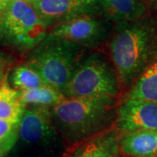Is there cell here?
<instances>
[{"instance_id": "cell-1", "label": "cell", "mask_w": 157, "mask_h": 157, "mask_svg": "<svg viewBox=\"0 0 157 157\" xmlns=\"http://www.w3.org/2000/svg\"><path fill=\"white\" fill-rule=\"evenodd\" d=\"M107 55L117 73L122 93L131 86L157 57V16L114 24Z\"/></svg>"}, {"instance_id": "cell-2", "label": "cell", "mask_w": 157, "mask_h": 157, "mask_svg": "<svg viewBox=\"0 0 157 157\" xmlns=\"http://www.w3.org/2000/svg\"><path fill=\"white\" fill-rule=\"evenodd\" d=\"M119 98H65L51 107L55 128L68 147L115 128Z\"/></svg>"}, {"instance_id": "cell-3", "label": "cell", "mask_w": 157, "mask_h": 157, "mask_svg": "<svg viewBox=\"0 0 157 157\" xmlns=\"http://www.w3.org/2000/svg\"><path fill=\"white\" fill-rule=\"evenodd\" d=\"M89 49L47 34L33 49L28 64L40 74L45 85L63 92Z\"/></svg>"}, {"instance_id": "cell-4", "label": "cell", "mask_w": 157, "mask_h": 157, "mask_svg": "<svg viewBox=\"0 0 157 157\" xmlns=\"http://www.w3.org/2000/svg\"><path fill=\"white\" fill-rule=\"evenodd\" d=\"M62 94L67 98L113 96L122 94L117 73L107 53L87 52L78 64Z\"/></svg>"}, {"instance_id": "cell-5", "label": "cell", "mask_w": 157, "mask_h": 157, "mask_svg": "<svg viewBox=\"0 0 157 157\" xmlns=\"http://www.w3.org/2000/svg\"><path fill=\"white\" fill-rule=\"evenodd\" d=\"M51 107L28 106L18 122L17 142L34 157H64L67 147L55 128Z\"/></svg>"}, {"instance_id": "cell-6", "label": "cell", "mask_w": 157, "mask_h": 157, "mask_svg": "<svg viewBox=\"0 0 157 157\" xmlns=\"http://www.w3.org/2000/svg\"><path fill=\"white\" fill-rule=\"evenodd\" d=\"M0 18L6 39L23 50H33L47 36L50 29L27 0H10Z\"/></svg>"}, {"instance_id": "cell-7", "label": "cell", "mask_w": 157, "mask_h": 157, "mask_svg": "<svg viewBox=\"0 0 157 157\" xmlns=\"http://www.w3.org/2000/svg\"><path fill=\"white\" fill-rule=\"evenodd\" d=\"M113 25L102 15L84 16L52 26L48 33L83 46L89 50H99L107 44Z\"/></svg>"}, {"instance_id": "cell-8", "label": "cell", "mask_w": 157, "mask_h": 157, "mask_svg": "<svg viewBox=\"0 0 157 157\" xmlns=\"http://www.w3.org/2000/svg\"><path fill=\"white\" fill-rule=\"evenodd\" d=\"M30 3L50 28L77 17L101 15L100 0H33Z\"/></svg>"}, {"instance_id": "cell-9", "label": "cell", "mask_w": 157, "mask_h": 157, "mask_svg": "<svg viewBox=\"0 0 157 157\" xmlns=\"http://www.w3.org/2000/svg\"><path fill=\"white\" fill-rule=\"evenodd\" d=\"M115 128L121 132L157 130V103L127 98L118 107Z\"/></svg>"}, {"instance_id": "cell-10", "label": "cell", "mask_w": 157, "mask_h": 157, "mask_svg": "<svg viewBox=\"0 0 157 157\" xmlns=\"http://www.w3.org/2000/svg\"><path fill=\"white\" fill-rule=\"evenodd\" d=\"M121 131L116 128L68 147L64 157H116Z\"/></svg>"}, {"instance_id": "cell-11", "label": "cell", "mask_w": 157, "mask_h": 157, "mask_svg": "<svg viewBox=\"0 0 157 157\" xmlns=\"http://www.w3.org/2000/svg\"><path fill=\"white\" fill-rule=\"evenodd\" d=\"M119 151L127 157L157 156V130L121 132Z\"/></svg>"}, {"instance_id": "cell-12", "label": "cell", "mask_w": 157, "mask_h": 157, "mask_svg": "<svg viewBox=\"0 0 157 157\" xmlns=\"http://www.w3.org/2000/svg\"><path fill=\"white\" fill-rule=\"evenodd\" d=\"M101 15L113 25L140 19L150 12L145 0H100Z\"/></svg>"}, {"instance_id": "cell-13", "label": "cell", "mask_w": 157, "mask_h": 157, "mask_svg": "<svg viewBox=\"0 0 157 157\" xmlns=\"http://www.w3.org/2000/svg\"><path fill=\"white\" fill-rule=\"evenodd\" d=\"M127 98L157 103V57L131 86L127 93Z\"/></svg>"}, {"instance_id": "cell-14", "label": "cell", "mask_w": 157, "mask_h": 157, "mask_svg": "<svg viewBox=\"0 0 157 157\" xmlns=\"http://www.w3.org/2000/svg\"><path fill=\"white\" fill-rule=\"evenodd\" d=\"M19 96L25 107H52L56 106L66 98L61 92L48 85H44L33 89L19 91Z\"/></svg>"}, {"instance_id": "cell-15", "label": "cell", "mask_w": 157, "mask_h": 157, "mask_svg": "<svg viewBox=\"0 0 157 157\" xmlns=\"http://www.w3.org/2000/svg\"><path fill=\"white\" fill-rule=\"evenodd\" d=\"M25 108L19 91L11 88L5 81L0 87V119L19 121Z\"/></svg>"}, {"instance_id": "cell-16", "label": "cell", "mask_w": 157, "mask_h": 157, "mask_svg": "<svg viewBox=\"0 0 157 157\" xmlns=\"http://www.w3.org/2000/svg\"><path fill=\"white\" fill-rule=\"evenodd\" d=\"M11 84L15 89L19 91L33 89L45 85L40 74L28 63L19 65L14 69L11 75Z\"/></svg>"}, {"instance_id": "cell-17", "label": "cell", "mask_w": 157, "mask_h": 157, "mask_svg": "<svg viewBox=\"0 0 157 157\" xmlns=\"http://www.w3.org/2000/svg\"><path fill=\"white\" fill-rule=\"evenodd\" d=\"M18 122L0 119V156L9 153L16 145Z\"/></svg>"}, {"instance_id": "cell-18", "label": "cell", "mask_w": 157, "mask_h": 157, "mask_svg": "<svg viewBox=\"0 0 157 157\" xmlns=\"http://www.w3.org/2000/svg\"><path fill=\"white\" fill-rule=\"evenodd\" d=\"M9 2H10V0H0V17L2 16V14L4 13V11L6 10V6H7Z\"/></svg>"}, {"instance_id": "cell-19", "label": "cell", "mask_w": 157, "mask_h": 157, "mask_svg": "<svg viewBox=\"0 0 157 157\" xmlns=\"http://www.w3.org/2000/svg\"><path fill=\"white\" fill-rule=\"evenodd\" d=\"M5 81H4V72H3V70L0 68V87L2 86V85L4 83Z\"/></svg>"}, {"instance_id": "cell-20", "label": "cell", "mask_w": 157, "mask_h": 157, "mask_svg": "<svg viewBox=\"0 0 157 157\" xmlns=\"http://www.w3.org/2000/svg\"><path fill=\"white\" fill-rule=\"evenodd\" d=\"M27 1H29V2H32V1H33V0H27Z\"/></svg>"}, {"instance_id": "cell-21", "label": "cell", "mask_w": 157, "mask_h": 157, "mask_svg": "<svg viewBox=\"0 0 157 157\" xmlns=\"http://www.w3.org/2000/svg\"><path fill=\"white\" fill-rule=\"evenodd\" d=\"M145 1H147V2H148V3H149V0H145ZM149 4H150V3H149Z\"/></svg>"}, {"instance_id": "cell-22", "label": "cell", "mask_w": 157, "mask_h": 157, "mask_svg": "<svg viewBox=\"0 0 157 157\" xmlns=\"http://www.w3.org/2000/svg\"><path fill=\"white\" fill-rule=\"evenodd\" d=\"M151 157H157V156H151Z\"/></svg>"}, {"instance_id": "cell-23", "label": "cell", "mask_w": 157, "mask_h": 157, "mask_svg": "<svg viewBox=\"0 0 157 157\" xmlns=\"http://www.w3.org/2000/svg\"><path fill=\"white\" fill-rule=\"evenodd\" d=\"M116 157H118V155H117V156H116Z\"/></svg>"}]
</instances>
